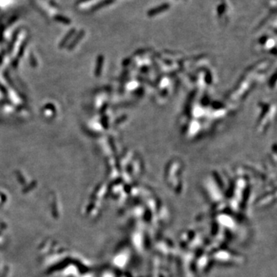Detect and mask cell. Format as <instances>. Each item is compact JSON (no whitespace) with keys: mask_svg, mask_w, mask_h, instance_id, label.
<instances>
[]
</instances>
